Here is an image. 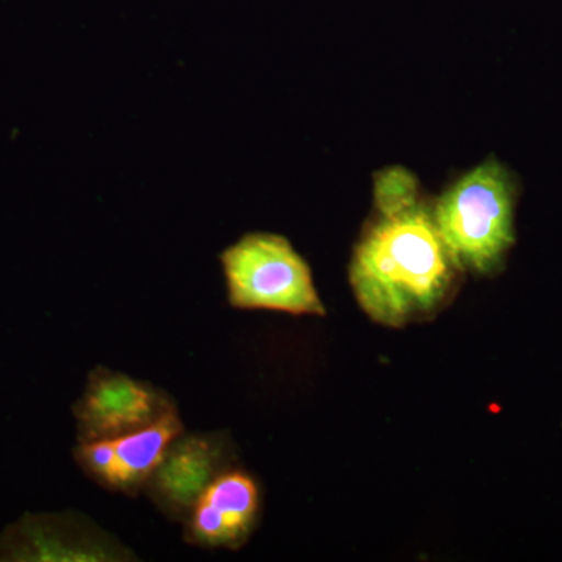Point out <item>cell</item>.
I'll return each mask as SVG.
<instances>
[{
    "label": "cell",
    "mask_w": 562,
    "mask_h": 562,
    "mask_svg": "<svg viewBox=\"0 0 562 562\" xmlns=\"http://www.w3.org/2000/svg\"><path fill=\"white\" fill-rule=\"evenodd\" d=\"M261 509L260 484L232 468L214 480L184 520V541L201 549L238 550L249 541Z\"/></svg>",
    "instance_id": "obj_8"
},
{
    "label": "cell",
    "mask_w": 562,
    "mask_h": 562,
    "mask_svg": "<svg viewBox=\"0 0 562 562\" xmlns=\"http://www.w3.org/2000/svg\"><path fill=\"white\" fill-rule=\"evenodd\" d=\"M235 460L228 432H181L162 454L143 494L162 516L184 522L214 480L235 468Z\"/></svg>",
    "instance_id": "obj_5"
},
{
    "label": "cell",
    "mask_w": 562,
    "mask_h": 562,
    "mask_svg": "<svg viewBox=\"0 0 562 562\" xmlns=\"http://www.w3.org/2000/svg\"><path fill=\"white\" fill-rule=\"evenodd\" d=\"M0 557L13 561L128 562L136 554L77 513L25 517L0 539Z\"/></svg>",
    "instance_id": "obj_6"
},
{
    "label": "cell",
    "mask_w": 562,
    "mask_h": 562,
    "mask_svg": "<svg viewBox=\"0 0 562 562\" xmlns=\"http://www.w3.org/2000/svg\"><path fill=\"white\" fill-rule=\"evenodd\" d=\"M517 184L490 158L460 177L432 205L436 225L461 271H501L514 244Z\"/></svg>",
    "instance_id": "obj_2"
},
{
    "label": "cell",
    "mask_w": 562,
    "mask_h": 562,
    "mask_svg": "<svg viewBox=\"0 0 562 562\" xmlns=\"http://www.w3.org/2000/svg\"><path fill=\"white\" fill-rule=\"evenodd\" d=\"M184 431L179 408H176L143 430L103 441L79 442L74 449V460L102 490L138 497L162 454Z\"/></svg>",
    "instance_id": "obj_7"
},
{
    "label": "cell",
    "mask_w": 562,
    "mask_h": 562,
    "mask_svg": "<svg viewBox=\"0 0 562 562\" xmlns=\"http://www.w3.org/2000/svg\"><path fill=\"white\" fill-rule=\"evenodd\" d=\"M228 303L294 316H325L312 268L283 235L247 233L220 254Z\"/></svg>",
    "instance_id": "obj_3"
},
{
    "label": "cell",
    "mask_w": 562,
    "mask_h": 562,
    "mask_svg": "<svg viewBox=\"0 0 562 562\" xmlns=\"http://www.w3.org/2000/svg\"><path fill=\"white\" fill-rule=\"evenodd\" d=\"M176 408L172 395L161 387L98 366L72 406L77 439L103 441L143 430Z\"/></svg>",
    "instance_id": "obj_4"
},
{
    "label": "cell",
    "mask_w": 562,
    "mask_h": 562,
    "mask_svg": "<svg viewBox=\"0 0 562 562\" xmlns=\"http://www.w3.org/2000/svg\"><path fill=\"white\" fill-rule=\"evenodd\" d=\"M373 206L375 220L355 247L350 283L362 312L376 324L401 328L438 312L462 271L408 169L376 173Z\"/></svg>",
    "instance_id": "obj_1"
}]
</instances>
